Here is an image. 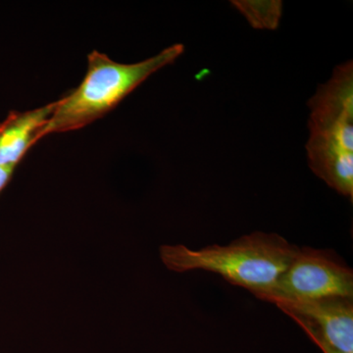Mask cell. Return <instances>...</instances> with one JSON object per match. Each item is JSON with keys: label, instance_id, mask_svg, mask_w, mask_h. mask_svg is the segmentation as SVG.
<instances>
[{"label": "cell", "instance_id": "2", "mask_svg": "<svg viewBox=\"0 0 353 353\" xmlns=\"http://www.w3.org/2000/svg\"><path fill=\"white\" fill-rule=\"evenodd\" d=\"M309 167L340 194L353 199V64L336 66L309 99Z\"/></svg>", "mask_w": 353, "mask_h": 353}, {"label": "cell", "instance_id": "3", "mask_svg": "<svg viewBox=\"0 0 353 353\" xmlns=\"http://www.w3.org/2000/svg\"><path fill=\"white\" fill-rule=\"evenodd\" d=\"M183 50V44H173L153 57L132 64L119 63L105 53L92 51L82 83L54 101L43 137L82 129L103 117L146 79L175 62Z\"/></svg>", "mask_w": 353, "mask_h": 353}, {"label": "cell", "instance_id": "5", "mask_svg": "<svg viewBox=\"0 0 353 353\" xmlns=\"http://www.w3.org/2000/svg\"><path fill=\"white\" fill-rule=\"evenodd\" d=\"M306 332L341 352H353V301L345 297L274 303Z\"/></svg>", "mask_w": 353, "mask_h": 353}, {"label": "cell", "instance_id": "7", "mask_svg": "<svg viewBox=\"0 0 353 353\" xmlns=\"http://www.w3.org/2000/svg\"><path fill=\"white\" fill-rule=\"evenodd\" d=\"M14 170H15L14 167L0 166V192L6 188L7 183L11 180Z\"/></svg>", "mask_w": 353, "mask_h": 353}, {"label": "cell", "instance_id": "8", "mask_svg": "<svg viewBox=\"0 0 353 353\" xmlns=\"http://www.w3.org/2000/svg\"><path fill=\"white\" fill-rule=\"evenodd\" d=\"M309 336H310V338L315 341V343H317V345H319L320 347H321V350H323V352H324V353H345L339 352V350H336V348L330 347L329 345H327V343H325V341L320 340V339L317 338V336H312V334H309Z\"/></svg>", "mask_w": 353, "mask_h": 353}, {"label": "cell", "instance_id": "6", "mask_svg": "<svg viewBox=\"0 0 353 353\" xmlns=\"http://www.w3.org/2000/svg\"><path fill=\"white\" fill-rule=\"evenodd\" d=\"M54 102L25 112H11L0 124V166L16 168L30 148L44 138Z\"/></svg>", "mask_w": 353, "mask_h": 353}, {"label": "cell", "instance_id": "1", "mask_svg": "<svg viewBox=\"0 0 353 353\" xmlns=\"http://www.w3.org/2000/svg\"><path fill=\"white\" fill-rule=\"evenodd\" d=\"M299 250L277 234L256 232L229 245H215L199 250L185 245H162L160 257L169 270L218 274L230 284L250 290L260 299L273 289Z\"/></svg>", "mask_w": 353, "mask_h": 353}, {"label": "cell", "instance_id": "4", "mask_svg": "<svg viewBox=\"0 0 353 353\" xmlns=\"http://www.w3.org/2000/svg\"><path fill=\"white\" fill-rule=\"evenodd\" d=\"M328 297L353 299V273L328 250L299 248L273 289L260 297L276 303H301Z\"/></svg>", "mask_w": 353, "mask_h": 353}]
</instances>
